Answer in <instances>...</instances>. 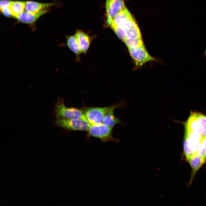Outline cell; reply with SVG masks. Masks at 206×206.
Here are the masks:
<instances>
[{
    "instance_id": "cell-22",
    "label": "cell",
    "mask_w": 206,
    "mask_h": 206,
    "mask_svg": "<svg viewBox=\"0 0 206 206\" xmlns=\"http://www.w3.org/2000/svg\"><path fill=\"white\" fill-rule=\"evenodd\" d=\"M195 117L203 126L206 125V116L198 112H193Z\"/></svg>"
},
{
    "instance_id": "cell-25",
    "label": "cell",
    "mask_w": 206,
    "mask_h": 206,
    "mask_svg": "<svg viewBox=\"0 0 206 206\" xmlns=\"http://www.w3.org/2000/svg\"><path fill=\"white\" fill-rule=\"evenodd\" d=\"M201 134L204 137H206V125L203 126Z\"/></svg>"
},
{
    "instance_id": "cell-6",
    "label": "cell",
    "mask_w": 206,
    "mask_h": 206,
    "mask_svg": "<svg viewBox=\"0 0 206 206\" xmlns=\"http://www.w3.org/2000/svg\"><path fill=\"white\" fill-rule=\"evenodd\" d=\"M107 19H112L126 8L123 0H106Z\"/></svg>"
},
{
    "instance_id": "cell-3",
    "label": "cell",
    "mask_w": 206,
    "mask_h": 206,
    "mask_svg": "<svg viewBox=\"0 0 206 206\" xmlns=\"http://www.w3.org/2000/svg\"><path fill=\"white\" fill-rule=\"evenodd\" d=\"M112 129L113 127L102 123L97 125L90 124L88 131L89 136L99 138L103 142H118L119 139L112 136Z\"/></svg>"
},
{
    "instance_id": "cell-7",
    "label": "cell",
    "mask_w": 206,
    "mask_h": 206,
    "mask_svg": "<svg viewBox=\"0 0 206 206\" xmlns=\"http://www.w3.org/2000/svg\"><path fill=\"white\" fill-rule=\"evenodd\" d=\"M122 27L125 31L126 38H142L139 27L133 17L127 21Z\"/></svg>"
},
{
    "instance_id": "cell-13",
    "label": "cell",
    "mask_w": 206,
    "mask_h": 206,
    "mask_svg": "<svg viewBox=\"0 0 206 206\" xmlns=\"http://www.w3.org/2000/svg\"><path fill=\"white\" fill-rule=\"evenodd\" d=\"M116 108H112L106 114L103 119L102 123L113 127L117 124L122 123L121 120L116 117L114 114V110Z\"/></svg>"
},
{
    "instance_id": "cell-19",
    "label": "cell",
    "mask_w": 206,
    "mask_h": 206,
    "mask_svg": "<svg viewBox=\"0 0 206 206\" xmlns=\"http://www.w3.org/2000/svg\"><path fill=\"white\" fill-rule=\"evenodd\" d=\"M183 150L187 160L195 155L192 150L190 141L185 133L183 141Z\"/></svg>"
},
{
    "instance_id": "cell-21",
    "label": "cell",
    "mask_w": 206,
    "mask_h": 206,
    "mask_svg": "<svg viewBox=\"0 0 206 206\" xmlns=\"http://www.w3.org/2000/svg\"><path fill=\"white\" fill-rule=\"evenodd\" d=\"M197 155L206 161V137L203 138Z\"/></svg>"
},
{
    "instance_id": "cell-18",
    "label": "cell",
    "mask_w": 206,
    "mask_h": 206,
    "mask_svg": "<svg viewBox=\"0 0 206 206\" xmlns=\"http://www.w3.org/2000/svg\"><path fill=\"white\" fill-rule=\"evenodd\" d=\"M185 130V133L187 134L190 143L202 142L204 138L201 134L194 132L186 127Z\"/></svg>"
},
{
    "instance_id": "cell-12",
    "label": "cell",
    "mask_w": 206,
    "mask_h": 206,
    "mask_svg": "<svg viewBox=\"0 0 206 206\" xmlns=\"http://www.w3.org/2000/svg\"><path fill=\"white\" fill-rule=\"evenodd\" d=\"M132 17L126 7L118 13L112 19L116 25L122 27L127 21Z\"/></svg>"
},
{
    "instance_id": "cell-1",
    "label": "cell",
    "mask_w": 206,
    "mask_h": 206,
    "mask_svg": "<svg viewBox=\"0 0 206 206\" xmlns=\"http://www.w3.org/2000/svg\"><path fill=\"white\" fill-rule=\"evenodd\" d=\"M54 113L57 119H81L88 121L86 116L82 110L73 107L66 106L62 98H58Z\"/></svg>"
},
{
    "instance_id": "cell-10",
    "label": "cell",
    "mask_w": 206,
    "mask_h": 206,
    "mask_svg": "<svg viewBox=\"0 0 206 206\" xmlns=\"http://www.w3.org/2000/svg\"><path fill=\"white\" fill-rule=\"evenodd\" d=\"M54 5L52 3H43L33 1H25V9L30 13H37L47 10Z\"/></svg>"
},
{
    "instance_id": "cell-9",
    "label": "cell",
    "mask_w": 206,
    "mask_h": 206,
    "mask_svg": "<svg viewBox=\"0 0 206 206\" xmlns=\"http://www.w3.org/2000/svg\"><path fill=\"white\" fill-rule=\"evenodd\" d=\"M75 35L77 39L81 53H86L91 43V38L88 34L81 30L77 31Z\"/></svg>"
},
{
    "instance_id": "cell-2",
    "label": "cell",
    "mask_w": 206,
    "mask_h": 206,
    "mask_svg": "<svg viewBox=\"0 0 206 206\" xmlns=\"http://www.w3.org/2000/svg\"><path fill=\"white\" fill-rule=\"evenodd\" d=\"M125 101H121L109 106L105 107H90L87 108L84 112L87 120L91 125H97L102 123L106 114L112 108L123 106Z\"/></svg>"
},
{
    "instance_id": "cell-14",
    "label": "cell",
    "mask_w": 206,
    "mask_h": 206,
    "mask_svg": "<svg viewBox=\"0 0 206 206\" xmlns=\"http://www.w3.org/2000/svg\"><path fill=\"white\" fill-rule=\"evenodd\" d=\"M66 45L78 58L81 53L77 39L75 35L66 36Z\"/></svg>"
},
{
    "instance_id": "cell-8",
    "label": "cell",
    "mask_w": 206,
    "mask_h": 206,
    "mask_svg": "<svg viewBox=\"0 0 206 206\" xmlns=\"http://www.w3.org/2000/svg\"><path fill=\"white\" fill-rule=\"evenodd\" d=\"M48 10H45L37 13H32L24 11L16 18L19 22L26 24H32L40 17L47 13Z\"/></svg>"
},
{
    "instance_id": "cell-15",
    "label": "cell",
    "mask_w": 206,
    "mask_h": 206,
    "mask_svg": "<svg viewBox=\"0 0 206 206\" xmlns=\"http://www.w3.org/2000/svg\"><path fill=\"white\" fill-rule=\"evenodd\" d=\"M187 161L192 169V178H193L195 173L205 162L197 154L194 155Z\"/></svg>"
},
{
    "instance_id": "cell-16",
    "label": "cell",
    "mask_w": 206,
    "mask_h": 206,
    "mask_svg": "<svg viewBox=\"0 0 206 206\" xmlns=\"http://www.w3.org/2000/svg\"><path fill=\"white\" fill-rule=\"evenodd\" d=\"M25 4V1H13L10 7L13 17L16 18L24 11Z\"/></svg>"
},
{
    "instance_id": "cell-20",
    "label": "cell",
    "mask_w": 206,
    "mask_h": 206,
    "mask_svg": "<svg viewBox=\"0 0 206 206\" xmlns=\"http://www.w3.org/2000/svg\"><path fill=\"white\" fill-rule=\"evenodd\" d=\"M124 42L128 48H136L144 46L142 38L135 39L126 38Z\"/></svg>"
},
{
    "instance_id": "cell-17",
    "label": "cell",
    "mask_w": 206,
    "mask_h": 206,
    "mask_svg": "<svg viewBox=\"0 0 206 206\" xmlns=\"http://www.w3.org/2000/svg\"><path fill=\"white\" fill-rule=\"evenodd\" d=\"M107 23L118 38L123 41L126 38L125 31L122 27L116 25L112 19H107Z\"/></svg>"
},
{
    "instance_id": "cell-11",
    "label": "cell",
    "mask_w": 206,
    "mask_h": 206,
    "mask_svg": "<svg viewBox=\"0 0 206 206\" xmlns=\"http://www.w3.org/2000/svg\"><path fill=\"white\" fill-rule=\"evenodd\" d=\"M185 127L192 131L201 134L203 130V127L195 117L193 112L191 114L186 122Z\"/></svg>"
},
{
    "instance_id": "cell-5",
    "label": "cell",
    "mask_w": 206,
    "mask_h": 206,
    "mask_svg": "<svg viewBox=\"0 0 206 206\" xmlns=\"http://www.w3.org/2000/svg\"><path fill=\"white\" fill-rule=\"evenodd\" d=\"M128 49L130 56L137 67L141 66L148 62L155 60L149 54L144 46Z\"/></svg>"
},
{
    "instance_id": "cell-24",
    "label": "cell",
    "mask_w": 206,
    "mask_h": 206,
    "mask_svg": "<svg viewBox=\"0 0 206 206\" xmlns=\"http://www.w3.org/2000/svg\"><path fill=\"white\" fill-rule=\"evenodd\" d=\"M13 1L10 0H1L0 2V9L9 7Z\"/></svg>"
},
{
    "instance_id": "cell-23",
    "label": "cell",
    "mask_w": 206,
    "mask_h": 206,
    "mask_svg": "<svg viewBox=\"0 0 206 206\" xmlns=\"http://www.w3.org/2000/svg\"><path fill=\"white\" fill-rule=\"evenodd\" d=\"M10 7L0 9L1 13L7 17H13Z\"/></svg>"
},
{
    "instance_id": "cell-4",
    "label": "cell",
    "mask_w": 206,
    "mask_h": 206,
    "mask_svg": "<svg viewBox=\"0 0 206 206\" xmlns=\"http://www.w3.org/2000/svg\"><path fill=\"white\" fill-rule=\"evenodd\" d=\"M56 125L74 130H87L90 124L88 121L81 119L58 118L55 122Z\"/></svg>"
}]
</instances>
